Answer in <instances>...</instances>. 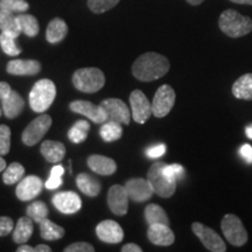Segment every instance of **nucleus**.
<instances>
[{
	"instance_id": "1",
	"label": "nucleus",
	"mask_w": 252,
	"mask_h": 252,
	"mask_svg": "<svg viewBox=\"0 0 252 252\" xmlns=\"http://www.w3.org/2000/svg\"><path fill=\"white\" fill-rule=\"evenodd\" d=\"M169 68L168 59L158 53L149 52L135 60L132 65V74L141 82H151L165 76Z\"/></svg>"
},
{
	"instance_id": "2",
	"label": "nucleus",
	"mask_w": 252,
	"mask_h": 252,
	"mask_svg": "<svg viewBox=\"0 0 252 252\" xmlns=\"http://www.w3.org/2000/svg\"><path fill=\"white\" fill-rule=\"evenodd\" d=\"M220 30L232 39L248 35L252 32V20L235 9H226L220 15Z\"/></svg>"
},
{
	"instance_id": "3",
	"label": "nucleus",
	"mask_w": 252,
	"mask_h": 252,
	"mask_svg": "<svg viewBox=\"0 0 252 252\" xmlns=\"http://www.w3.org/2000/svg\"><path fill=\"white\" fill-rule=\"evenodd\" d=\"M56 96L54 82L43 78L37 81L30 94V105L34 112L43 113L50 108Z\"/></svg>"
},
{
	"instance_id": "4",
	"label": "nucleus",
	"mask_w": 252,
	"mask_h": 252,
	"mask_svg": "<svg viewBox=\"0 0 252 252\" xmlns=\"http://www.w3.org/2000/svg\"><path fill=\"white\" fill-rule=\"evenodd\" d=\"M72 84L82 93L94 94L105 84V76L98 68H82L72 75Z\"/></svg>"
},
{
	"instance_id": "5",
	"label": "nucleus",
	"mask_w": 252,
	"mask_h": 252,
	"mask_svg": "<svg viewBox=\"0 0 252 252\" xmlns=\"http://www.w3.org/2000/svg\"><path fill=\"white\" fill-rule=\"evenodd\" d=\"M165 162H156L151 166L147 173V180L152 185L154 193L158 196L168 198L174 195L176 189V181L171 180L163 172Z\"/></svg>"
},
{
	"instance_id": "6",
	"label": "nucleus",
	"mask_w": 252,
	"mask_h": 252,
	"mask_svg": "<svg viewBox=\"0 0 252 252\" xmlns=\"http://www.w3.org/2000/svg\"><path fill=\"white\" fill-rule=\"evenodd\" d=\"M220 229L226 241L234 247L241 248L247 244L249 239L248 231L238 216L234 214H226L220 220Z\"/></svg>"
},
{
	"instance_id": "7",
	"label": "nucleus",
	"mask_w": 252,
	"mask_h": 252,
	"mask_svg": "<svg viewBox=\"0 0 252 252\" xmlns=\"http://www.w3.org/2000/svg\"><path fill=\"white\" fill-rule=\"evenodd\" d=\"M191 230L197 238L200 239L201 243L204 245L207 250L212 252H225L226 245L223 238L217 234L215 230L209 226L202 224L200 222H194L191 224Z\"/></svg>"
},
{
	"instance_id": "8",
	"label": "nucleus",
	"mask_w": 252,
	"mask_h": 252,
	"mask_svg": "<svg viewBox=\"0 0 252 252\" xmlns=\"http://www.w3.org/2000/svg\"><path fill=\"white\" fill-rule=\"evenodd\" d=\"M52 126V118L48 115H41L36 117L33 122H31L23 132L21 139L27 146H34L42 139Z\"/></svg>"
},
{
	"instance_id": "9",
	"label": "nucleus",
	"mask_w": 252,
	"mask_h": 252,
	"mask_svg": "<svg viewBox=\"0 0 252 252\" xmlns=\"http://www.w3.org/2000/svg\"><path fill=\"white\" fill-rule=\"evenodd\" d=\"M175 91L168 84H163L157 90L152 102V113L157 118H163L171 112L175 104Z\"/></svg>"
},
{
	"instance_id": "10",
	"label": "nucleus",
	"mask_w": 252,
	"mask_h": 252,
	"mask_svg": "<svg viewBox=\"0 0 252 252\" xmlns=\"http://www.w3.org/2000/svg\"><path fill=\"white\" fill-rule=\"evenodd\" d=\"M130 104L132 110V118L138 124H145L149 121L152 113V104L149 98L140 90L132 91L130 94Z\"/></svg>"
},
{
	"instance_id": "11",
	"label": "nucleus",
	"mask_w": 252,
	"mask_h": 252,
	"mask_svg": "<svg viewBox=\"0 0 252 252\" xmlns=\"http://www.w3.org/2000/svg\"><path fill=\"white\" fill-rule=\"evenodd\" d=\"M100 106L105 110L108 121L121 123L123 125H128L131 122V112L127 105L119 98H108L100 103Z\"/></svg>"
},
{
	"instance_id": "12",
	"label": "nucleus",
	"mask_w": 252,
	"mask_h": 252,
	"mask_svg": "<svg viewBox=\"0 0 252 252\" xmlns=\"http://www.w3.org/2000/svg\"><path fill=\"white\" fill-rule=\"evenodd\" d=\"M70 110L78 115L86 116L94 124H104L105 122H108L105 110L100 105L97 106L88 100H74L70 103Z\"/></svg>"
},
{
	"instance_id": "13",
	"label": "nucleus",
	"mask_w": 252,
	"mask_h": 252,
	"mask_svg": "<svg viewBox=\"0 0 252 252\" xmlns=\"http://www.w3.org/2000/svg\"><path fill=\"white\" fill-rule=\"evenodd\" d=\"M128 194L125 187L115 185L108 193V206L117 216H124L128 209Z\"/></svg>"
},
{
	"instance_id": "14",
	"label": "nucleus",
	"mask_w": 252,
	"mask_h": 252,
	"mask_svg": "<svg viewBox=\"0 0 252 252\" xmlns=\"http://www.w3.org/2000/svg\"><path fill=\"white\" fill-rule=\"evenodd\" d=\"M52 202L59 212L67 215L77 213L82 208L81 197L74 191H61L55 194L52 198Z\"/></svg>"
},
{
	"instance_id": "15",
	"label": "nucleus",
	"mask_w": 252,
	"mask_h": 252,
	"mask_svg": "<svg viewBox=\"0 0 252 252\" xmlns=\"http://www.w3.org/2000/svg\"><path fill=\"white\" fill-rule=\"evenodd\" d=\"M125 188L131 200L135 202H145V201L150 200L154 194L153 187L150 181L141 178H134L128 180L126 182Z\"/></svg>"
},
{
	"instance_id": "16",
	"label": "nucleus",
	"mask_w": 252,
	"mask_h": 252,
	"mask_svg": "<svg viewBox=\"0 0 252 252\" xmlns=\"http://www.w3.org/2000/svg\"><path fill=\"white\" fill-rule=\"evenodd\" d=\"M43 187V182L39 176L28 175L18 184L17 197L20 201H31L41 193Z\"/></svg>"
},
{
	"instance_id": "17",
	"label": "nucleus",
	"mask_w": 252,
	"mask_h": 252,
	"mask_svg": "<svg viewBox=\"0 0 252 252\" xmlns=\"http://www.w3.org/2000/svg\"><path fill=\"white\" fill-rule=\"evenodd\" d=\"M96 234L100 241L109 244H118L124 238V231L117 222L105 220L100 222L96 228Z\"/></svg>"
},
{
	"instance_id": "18",
	"label": "nucleus",
	"mask_w": 252,
	"mask_h": 252,
	"mask_svg": "<svg viewBox=\"0 0 252 252\" xmlns=\"http://www.w3.org/2000/svg\"><path fill=\"white\" fill-rule=\"evenodd\" d=\"M147 237L151 243L158 247H169L175 241V235L169 225L161 224V223L150 225L147 230Z\"/></svg>"
},
{
	"instance_id": "19",
	"label": "nucleus",
	"mask_w": 252,
	"mask_h": 252,
	"mask_svg": "<svg viewBox=\"0 0 252 252\" xmlns=\"http://www.w3.org/2000/svg\"><path fill=\"white\" fill-rule=\"evenodd\" d=\"M8 74L14 76H34L41 70V63L36 60H13L6 67Z\"/></svg>"
},
{
	"instance_id": "20",
	"label": "nucleus",
	"mask_w": 252,
	"mask_h": 252,
	"mask_svg": "<svg viewBox=\"0 0 252 252\" xmlns=\"http://www.w3.org/2000/svg\"><path fill=\"white\" fill-rule=\"evenodd\" d=\"M1 104L2 112H4L6 117L9 119L19 117L25 108L24 98L17 93V91L13 90H11V93L1 99Z\"/></svg>"
},
{
	"instance_id": "21",
	"label": "nucleus",
	"mask_w": 252,
	"mask_h": 252,
	"mask_svg": "<svg viewBox=\"0 0 252 252\" xmlns=\"http://www.w3.org/2000/svg\"><path fill=\"white\" fill-rule=\"evenodd\" d=\"M88 166L90 169L99 175H112L117 171V165L111 158L93 154L88 158Z\"/></svg>"
},
{
	"instance_id": "22",
	"label": "nucleus",
	"mask_w": 252,
	"mask_h": 252,
	"mask_svg": "<svg viewBox=\"0 0 252 252\" xmlns=\"http://www.w3.org/2000/svg\"><path fill=\"white\" fill-rule=\"evenodd\" d=\"M41 154L47 161L58 163L62 161V159L64 158L65 154V147L62 143L59 141H53V140H46L43 141L41 145Z\"/></svg>"
},
{
	"instance_id": "23",
	"label": "nucleus",
	"mask_w": 252,
	"mask_h": 252,
	"mask_svg": "<svg viewBox=\"0 0 252 252\" xmlns=\"http://www.w3.org/2000/svg\"><path fill=\"white\" fill-rule=\"evenodd\" d=\"M231 91L235 98L252 100V72H248L237 78L232 84Z\"/></svg>"
},
{
	"instance_id": "24",
	"label": "nucleus",
	"mask_w": 252,
	"mask_h": 252,
	"mask_svg": "<svg viewBox=\"0 0 252 252\" xmlns=\"http://www.w3.org/2000/svg\"><path fill=\"white\" fill-rule=\"evenodd\" d=\"M68 26L64 23V20L60 18L53 19L48 24L46 31V39L49 43H58L67 36Z\"/></svg>"
},
{
	"instance_id": "25",
	"label": "nucleus",
	"mask_w": 252,
	"mask_h": 252,
	"mask_svg": "<svg viewBox=\"0 0 252 252\" xmlns=\"http://www.w3.org/2000/svg\"><path fill=\"white\" fill-rule=\"evenodd\" d=\"M76 184L82 193L90 197L97 196L100 193V189H102L99 181L94 179L93 175L87 174V173H81L77 176Z\"/></svg>"
},
{
	"instance_id": "26",
	"label": "nucleus",
	"mask_w": 252,
	"mask_h": 252,
	"mask_svg": "<svg viewBox=\"0 0 252 252\" xmlns=\"http://www.w3.org/2000/svg\"><path fill=\"white\" fill-rule=\"evenodd\" d=\"M33 235V220L30 216L19 219L13 229V241L17 244H25Z\"/></svg>"
},
{
	"instance_id": "27",
	"label": "nucleus",
	"mask_w": 252,
	"mask_h": 252,
	"mask_svg": "<svg viewBox=\"0 0 252 252\" xmlns=\"http://www.w3.org/2000/svg\"><path fill=\"white\" fill-rule=\"evenodd\" d=\"M0 31L14 37H18L23 33L17 15L1 9H0Z\"/></svg>"
},
{
	"instance_id": "28",
	"label": "nucleus",
	"mask_w": 252,
	"mask_h": 252,
	"mask_svg": "<svg viewBox=\"0 0 252 252\" xmlns=\"http://www.w3.org/2000/svg\"><path fill=\"white\" fill-rule=\"evenodd\" d=\"M145 219H146V222L149 225L157 224V223L169 225V220L166 212L156 203H151L145 208Z\"/></svg>"
},
{
	"instance_id": "29",
	"label": "nucleus",
	"mask_w": 252,
	"mask_h": 252,
	"mask_svg": "<svg viewBox=\"0 0 252 252\" xmlns=\"http://www.w3.org/2000/svg\"><path fill=\"white\" fill-rule=\"evenodd\" d=\"M40 234L41 237L47 241H58L64 236V229L50 220L45 219L40 222Z\"/></svg>"
},
{
	"instance_id": "30",
	"label": "nucleus",
	"mask_w": 252,
	"mask_h": 252,
	"mask_svg": "<svg viewBox=\"0 0 252 252\" xmlns=\"http://www.w3.org/2000/svg\"><path fill=\"white\" fill-rule=\"evenodd\" d=\"M121 125V123L113 121H108L104 123L99 131L102 139L106 141V143H113V141L121 139L123 134V127Z\"/></svg>"
},
{
	"instance_id": "31",
	"label": "nucleus",
	"mask_w": 252,
	"mask_h": 252,
	"mask_svg": "<svg viewBox=\"0 0 252 252\" xmlns=\"http://www.w3.org/2000/svg\"><path fill=\"white\" fill-rule=\"evenodd\" d=\"M17 19L19 21V25H20L21 32L26 34L27 36L30 37H34L37 35L40 31V26H39V21L35 17L31 14H18Z\"/></svg>"
},
{
	"instance_id": "32",
	"label": "nucleus",
	"mask_w": 252,
	"mask_h": 252,
	"mask_svg": "<svg viewBox=\"0 0 252 252\" xmlns=\"http://www.w3.org/2000/svg\"><path fill=\"white\" fill-rule=\"evenodd\" d=\"M90 125L87 121H78L71 126L68 132V138L71 143L81 144L87 139L89 133Z\"/></svg>"
},
{
	"instance_id": "33",
	"label": "nucleus",
	"mask_w": 252,
	"mask_h": 252,
	"mask_svg": "<svg viewBox=\"0 0 252 252\" xmlns=\"http://www.w3.org/2000/svg\"><path fill=\"white\" fill-rule=\"evenodd\" d=\"M25 167L19 162H12L2 173V180L6 185H14L24 179Z\"/></svg>"
},
{
	"instance_id": "34",
	"label": "nucleus",
	"mask_w": 252,
	"mask_h": 252,
	"mask_svg": "<svg viewBox=\"0 0 252 252\" xmlns=\"http://www.w3.org/2000/svg\"><path fill=\"white\" fill-rule=\"evenodd\" d=\"M27 216H30L34 222L40 223L48 216V208L42 201H34L27 207Z\"/></svg>"
},
{
	"instance_id": "35",
	"label": "nucleus",
	"mask_w": 252,
	"mask_h": 252,
	"mask_svg": "<svg viewBox=\"0 0 252 252\" xmlns=\"http://www.w3.org/2000/svg\"><path fill=\"white\" fill-rule=\"evenodd\" d=\"M17 37L8 35L6 33L0 34V47H1L2 52L8 56H18L21 53V49L17 46L15 42Z\"/></svg>"
},
{
	"instance_id": "36",
	"label": "nucleus",
	"mask_w": 252,
	"mask_h": 252,
	"mask_svg": "<svg viewBox=\"0 0 252 252\" xmlns=\"http://www.w3.org/2000/svg\"><path fill=\"white\" fill-rule=\"evenodd\" d=\"M30 8L26 0H0V9L11 13H24Z\"/></svg>"
},
{
	"instance_id": "37",
	"label": "nucleus",
	"mask_w": 252,
	"mask_h": 252,
	"mask_svg": "<svg viewBox=\"0 0 252 252\" xmlns=\"http://www.w3.org/2000/svg\"><path fill=\"white\" fill-rule=\"evenodd\" d=\"M63 174H64V168L62 166L56 165L52 168L50 171V176L48 180L46 181V188L50 189V190H54V189H58L61 187V185L63 184Z\"/></svg>"
},
{
	"instance_id": "38",
	"label": "nucleus",
	"mask_w": 252,
	"mask_h": 252,
	"mask_svg": "<svg viewBox=\"0 0 252 252\" xmlns=\"http://www.w3.org/2000/svg\"><path fill=\"white\" fill-rule=\"evenodd\" d=\"M119 2V0H88V6L94 13H104L115 7Z\"/></svg>"
},
{
	"instance_id": "39",
	"label": "nucleus",
	"mask_w": 252,
	"mask_h": 252,
	"mask_svg": "<svg viewBox=\"0 0 252 252\" xmlns=\"http://www.w3.org/2000/svg\"><path fill=\"white\" fill-rule=\"evenodd\" d=\"M11 150V130L8 126L0 125V156H6Z\"/></svg>"
},
{
	"instance_id": "40",
	"label": "nucleus",
	"mask_w": 252,
	"mask_h": 252,
	"mask_svg": "<svg viewBox=\"0 0 252 252\" xmlns=\"http://www.w3.org/2000/svg\"><path fill=\"white\" fill-rule=\"evenodd\" d=\"M163 172L171 180L176 181L178 179L182 178L185 173V168L181 165H179V163H173V165H167L166 163L165 167H163Z\"/></svg>"
},
{
	"instance_id": "41",
	"label": "nucleus",
	"mask_w": 252,
	"mask_h": 252,
	"mask_svg": "<svg viewBox=\"0 0 252 252\" xmlns=\"http://www.w3.org/2000/svg\"><path fill=\"white\" fill-rule=\"evenodd\" d=\"M14 229L13 220L11 217L0 216V237L11 234Z\"/></svg>"
},
{
	"instance_id": "42",
	"label": "nucleus",
	"mask_w": 252,
	"mask_h": 252,
	"mask_svg": "<svg viewBox=\"0 0 252 252\" xmlns=\"http://www.w3.org/2000/svg\"><path fill=\"white\" fill-rule=\"evenodd\" d=\"M65 252H94V248L86 242H77L64 249Z\"/></svg>"
},
{
	"instance_id": "43",
	"label": "nucleus",
	"mask_w": 252,
	"mask_h": 252,
	"mask_svg": "<svg viewBox=\"0 0 252 252\" xmlns=\"http://www.w3.org/2000/svg\"><path fill=\"white\" fill-rule=\"evenodd\" d=\"M166 145L158 144L154 146H151L146 150V156L151 158V159H157V158L162 157L166 153Z\"/></svg>"
},
{
	"instance_id": "44",
	"label": "nucleus",
	"mask_w": 252,
	"mask_h": 252,
	"mask_svg": "<svg viewBox=\"0 0 252 252\" xmlns=\"http://www.w3.org/2000/svg\"><path fill=\"white\" fill-rule=\"evenodd\" d=\"M241 156L248 163H252V147L251 145L244 144L243 146L241 147Z\"/></svg>"
},
{
	"instance_id": "45",
	"label": "nucleus",
	"mask_w": 252,
	"mask_h": 252,
	"mask_svg": "<svg viewBox=\"0 0 252 252\" xmlns=\"http://www.w3.org/2000/svg\"><path fill=\"white\" fill-rule=\"evenodd\" d=\"M11 87H9L8 83H6V82H0V100L4 98L5 96H7V94L11 93Z\"/></svg>"
},
{
	"instance_id": "46",
	"label": "nucleus",
	"mask_w": 252,
	"mask_h": 252,
	"mask_svg": "<svg viewBox=\"0 0 252 252\" xmlns=\"http://www.w3.org/2000/svg\"><path fill=\"white\" fill-rule=\"evenodd\" d=\"M122 251L123 252H141L143 251V249H141L139 245L134 243H128L122 248Z\"/></svg>"
},
{
	"instance_id": "47",
	"label": "nucleus",
	"mask_w": 252,
	"mask_h": 252,
	"mask_svg": "<svg viewBox=\"0 0 252 252\" xmlns=\"http://www.w3.org/2000/svg\"><path fill=\"white\" fill-rule=\"evenodd\" d=\"M18 252H35V248H32L30 245L21 244L20 248H18Z\"/></svg>"
},
{
	"instance_id": "48",
	"label": "nucleus",
	"mask_w": 252,
	"mask_h": 252,
	"mask_svg": "<svg viewBox=\"0 0 252 252\" xmlns=\"http://www.w3.org/2000/svg\"><path fill=\"white\" fill-rule=\"evenodd\" d=\"M50 251H52V249H50L48 245H45V244H40L35 248V252H50Z\"/></svg>"
},
{
	"instance_id": "49",
	"label": "nucleus",
	"mask_w": 252,
	"mask_h": 252,
	"mask_svg": "<svg viewBox=\"0 0 252 252\" xmlns=\"http://www.w3.org/2000/svg\"><path fill=\"white\" fill-rule=\"evenodd\" d=\"M230 1L241 5H252V0H230Z\"/></svg>"
},
{
	"instance_id": "50",
	"label": "nucleus",
	"mask_w": 252,
	"mask_h": 252,
	"mask_svg": "<svg viewBox=\"0 0 252 252\" xmlns=\"http://www.w3.org/2000/svg\"><path fill=\"white\" fill-rule=\"evenodd\" d=\"M6 167H7V166H6V161H5L4 159H2L1 156H0V173L4 172Z\"/></svg>"
},
{
	"instance_id": "51",
	"label": "nucleus",
	"mask_w": 252,
	"mask_h": 252,
	"mask_svg": "<svg viewBox=\"0 0 252 252\" xmlns=\"http://www.w3.org/2000/svg\"><path fill=\"white\" fill-rule=\"evenodd\" d=\"M203 1L204 0H187V2H189V4L193 5V6H197V5L202 4Z\"/></svg>"
},
{
	"instance_id": "52",
	"label": "nucleus",
	"mask_w": 252,
	"mask_h": 252,
	"mask_svg": "<svg viewBox=\"0 0 252 252\" xmlns=\"http://www.w3.org/2000/svg\"><path fill=\"white\" fill-rule=\"evenodd\" d=\"M245 133H247V137L250 138V139H252V125L248 126L247 128H245Z\"/></svg>"
},
{
	"instance_id": "53",
	"label": "nucleus",
	"mask_w": 252,
	"mask_h": 252,
	"mask_svg": "<svg viewBox=\"0 0 252 252\" xmlns=\"http://www.w3.org/2000/svg\"><path fill=\"white\" fill-rule=\"evenodd\" d=\"M1 112H2V111H1V109H0V116H1Z\"/></svg>"
}]
</instances>
